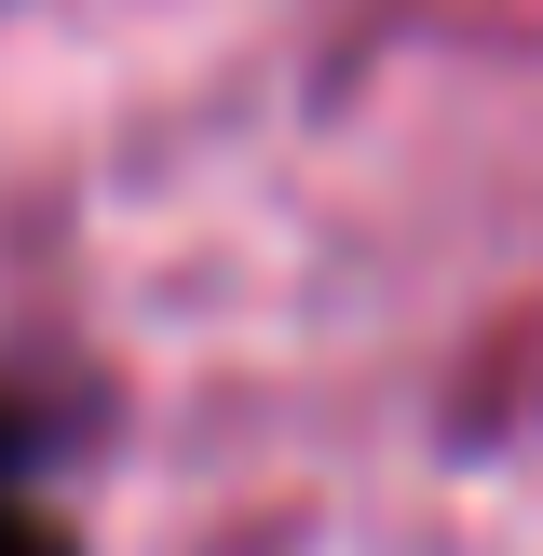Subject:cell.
Masks as SVG:
<instances>
[{"label":"cell","mask_w":543,"mask_h":556,"mask_svg":"<svg viewBox=\"0 0 543 556\" xmlns=\"http://www.w3.org/2000/svg\"><path fill=\"white\" fill-rule=\"evenodd\" d=\"M0 556H81V543H68V530H54V516H27V503H14V489H0Z\"/></svg>","instance_id":"obj_1"},{"label":"cell","mask_w":543,"mask_h":556,"mask_svg":"<svg viewBox=\"0 0 543 556\" xmlns=\"http://www.w3.org/2000/svg\"><path fill=\"white\" fill-rule=\"evenodd\" d=\"M14 462H27V407L0 394V489H14Z\"/></svg>","instance_id":"obj_2"}]
</instances>
